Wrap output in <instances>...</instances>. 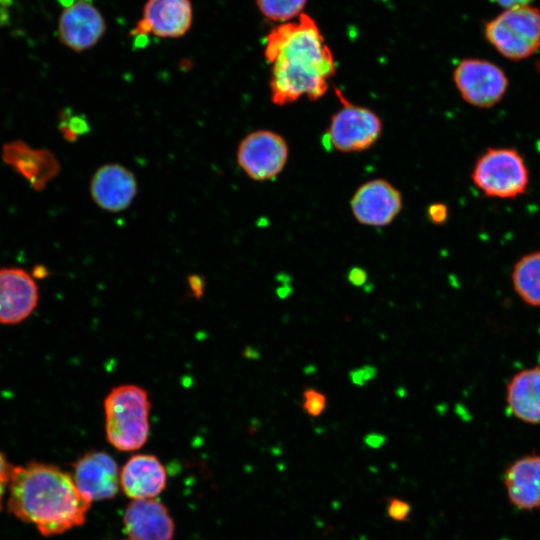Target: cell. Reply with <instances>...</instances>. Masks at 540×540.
Returning <instances> with one entry per match:
<instances>
[{"instance_id": "obj_1", "label": "cell", "mask_w": 540, "mask_h": 540, "mask_svg": "<svg viewBox=\"0 0 540 540\" xmlns=\"http://www.w3.org/2000/svg\"><path fill=\"white\" fill-rule=\"evenodd\" d=\"M271 64V101L278 106L302 97L318 100L329 89L336 64L315 21L302 13L270 31L264 49Z\"/></svg>"}, {"instance_id": "obj_2", "label": "cell", "mask_w": 540, "mask_h": 540, "mask_svg": "<svg viewBox=\"0 0 540 540\" xmlns=\"http://www.w3.org/2000/svg\"><path fill=\"white\" fill-rule=\"evenodd\" d=\"M91 502L72 476L57 466L30 462L13 466L8 485V510L44 536L61 534L85 522Z\"/></svg>"}, {"instance_id": "obj_3", "label": "cell", "mask_w": 540, "mask_h": 540, "mask_svg": "<svg viewBox=\"0 0 540 540\" xmlns=\"http://www.w3.org/2000/svg\"><path fill=\"white\" fill-rule=\"evenodd\" d=\"M105 433L119 451H136L149 437L151 402L148 392L134 384L116 386L104 399Z\"/></svg>"}, {"instance_id": "obj_4", "label": "cell", "mask_w": 540, "mask_h": 540, "mask_svg": "<svg viewBox=\"0 0 540 540\" xmlns=\"http://www.w3.org/2000/svg\"><path fill=\"white\" fill-rule=\"evenodd\" d=\"M471 179L487 197L514 199L526 192L529 170L513 148H489L476 161Z\"/></svg>"}, {"instance_id": "obj_5", "label": "cell", "mask_w": 540, "mask_h": 540, "mask_svg": "<svg viewBox=\"0 0 540 540\" xmlns=\"http://www.w3.org/2000/svg\"><path fill=\"white\" fill-rule=\"evenodd\" d=\"M485 37L505 58L518 61L540 49V9L519 6L485 24Z\"/></svg>"}, {"instance_id": "obj_6", "label": "cell", "mask_w": 540, "mask_h": 540, "mask_svg": "<svg viewBox=\"0 0 540 540\" xmlns=\"http://www.w3.org/2000/svg\"><path fill=\"white\" fill-rule=\"evenodd\" d=\"M342 107L330 119L325 136L329 146L342 153L360 152L372 147L380 138L383 124L371 109L354 105L337 91Z\"/></svg>"}, {"instance_id": "obj_7", "label": "cell", "mask_w": 540, "mask_h": 540, "mask_svg": "<svg viewBox=\"0 0 540 540\" xmlns=\"http://www.w3.org/2000/svg\"><path fill=\"white\" fill-rule=\"evenodd\" d=\"M453 80L463 100L478 108H490L499 103L509 85L499 66L477 58L460 61L454 69Z\"/></svg>"}, {"instance_id": "obj_8", "label": "cell", "mask_w": 540, "mask_h": 540, "mask_svg": "<svg viewBox=\"0 0 540 540\" xmlns=\"http://www.w3.org/2000/svg\"><path fill=\"white\" fill-rule=\"evenodd\" d=\"M289 147L280 134L257 130L247 134L239 143L237 163L244 173L256 181L278 176L288 161Z\"/></svg>"}, {"instance_id": "obj_9", "label": "cell", "mask_w": 540, "mask_h": 540, "mask_svg": "<svg viewBox=\"0 0 540 540\" xmlns=\"http://www.w3.org/2000/svg\"><path fill=\"white\" fill-rule=\"evenodd\" d=\"M58 22L62 44L82 52L95 46L106 31L105 18L92 0H63Z\"/></svg>"}, {"instance_id": "obj_10", "label": "cell", "mask_w": 540, "mask_h": 540, "mask_svg": "<svg viewBox=\"0 0 540 540\" xmlns=\"http://www.w3.org/2000/svg\"><path fill=\"white\" fill-rule=\"evenodd\" d=\"M350 207L354 218L373 227L389 225L403 207L401 192L384 179L369 180L353 194Z\"/></svg>"}, {"instance_id": "obj_11", "label": "cell", "mask_w": 540, "mask_h": 540, "mask_svg": "<svg viewBox=\"0 0 540 540\" xmlns=\"http://www.w3.org/2000/svg\"><path fill=\"white\" fill-rule=\"evenodd\" d=\"M72 478L90 502L111 499L120 487L117 463L105 451L92 450L82 455L74 465Z\"/></svg>"}, {"instance_id": "obj_12", "label": "cell", "mask_w": 540, "mask_h": 540, "mask_svg": "<svg viewBox=\"0 0 540 540\" xmlns=\"http://www.w3.org/2000/svg\"><path fill=\"white\" fill-rule=\"evenodd\" d=\"M192 21L190 0H147L142 18L132 33L136 36L152 34L159 38H179L188 32Z\"/></svg>"}, {"instance_id": "obj_13", "label": "cell", "mask_w": 540, "mask_h": 540, "mask_svg": "<svg viewBox=\"0 0 540 540\" xmlns=\"http://www.w3.org/2000/svg\"><path fill=\"white\" fill-rule=\"evenodd\" d=\"M38 303V287L21 268L0 269V323L16 324L26 319Z\"/></svg>"}, {"instance_id": "obj_14", "label": "cell", "mask_w": 540, "mask_h": 540, "mask_svg": "<svg viewBox=\"0 0 540 540\" xmlns=\"http://www.w3.org/2000/svg\"><path fill=\"white\" fill-rule=\"evenodd\" d=\"M90 192L101 209L120 212L133 202L137 194V181L126 167L116 163L105 164L94 173Z\"/></svg>"}, {"instance_id": "obj_15", "label": "cell", "mask_w": 540, "mask_h": 540, "mask_svg": "<svg viewBox=\"0 0 540 540\" xmlns=\"http://www.w3.org/2000/svg\"><path fill=\"white\" fill-rule=\"evenodd\" d=\"M123 524L130 540H172L175 529L167 508L154 498L131 501Z\"/></svg>"}, {"instance_id": "obj_16", "label": "cell", "mask_w": 540, "mask_h": 540, "mask_svg": "<svg viewBox=\"0 0 540 540\" xmlns=\"http://www.w3.org/2000/svg\"><path fill=\"white\" fill-rule=\"evenodd\" d=\"M2 158L35 190L44 189L60 170L58 160L50 151L33 148L21 140L6 143Z\"/></svg>"}, {"instance_id": "obj_17", "label": "cell", "mask_w": 540, "mask_h": 540, "mask_svg": "<svg viewBox=\"0 0 540 540\" xmlns=\"http://www.w3.org/2000/svg\"><path fill=\"white\" fill-rule=\"evenodd\" d=\"M510 503L519 510L540 508V454L531 453L514 460L503 478Z\"/></svg>"}, {"instance_id": "obj_18", "label": "cell", "mask_w": 540, "mask_h": 540, "mask_svg": "<svg viewBox=\"0 0 540 540\" xmlns=\"http://www.w3.org/2000/svg\"><path fill=\"white\" fill-rule=\"evenodd\" d=\"M167 474L160 460L150 454H135L120 471V486L133 500L151 499L166 487Z\"/></svg>"}, {"instance_id": "obj_19", "label": "cell", "mask_w": 540, "mask_h": 540, "mask_svg": "<svg viewBox=\"0 0 540 540\" xmlns=\"http://www.w3.org/2000/svg\"><path fill=\"white\" fill-rule=\"evenodd\" d=\"M509 412L528 424H540V366L514 374L506 387Z\"/></svg>"}, {"instance_id": "obj_20", "label": "cell", "mask_w": 540, "mask_h": 540, "mask_svg": "<svg viewBox=\"0 0 540 540\" xmlns=\"http://www.w3.org/2000/svg\"><path fill=\"white\" fill-rule=\"evenodd\" d=\"M511 282L524 303L540 307V251L527 253L518 259L511 272Z\"/></svg>"}, {"instance_id": "obj_21", "label": "cell", "mask_w": 540, "mask_h": 540, "mask_svg": "<svg viewBox=\"0 0 540 540\" xmlns=\"http://www.w3.org/2000/svg\"><path fill=\"white\" fill-rule=\"evenodd\" d=\"M307 0H256L259 11L268 19L286 22L301 15Z\"/></svg>"}, {"instance_id": "obj_22", "label": "cell", "mask_w": 540, "mask_h": 540, "mask_svg": "<svg viewBox=\"0 0 540 540\" xmlns=\"http://www.w3.org/2000/svg\"><path fill=\"white\" fill-rule=\"evenodd\" d=\"M303 398L302 407L309 416L318 417L325 411L327 398L322 392L314 388H307L303 392Z\"/></svg>"}, {"instance_id": "obj_23", "label": "cell", "mask_w": 540, "mask_h": 540, "mask_svg": "<svg viewBox=\"0 0 540 540\" xmlns=\"http://www.w3.org/2000/svg\"><path fill=\"white\" fill-rule=\"evenodd\" d=\"M60 131L68 140H75L79 135L88 131V124L86 121L75 115L62 114L60 120Z\"/></svg>"}, {"instance_id": "obj_24", "label": "cell", "mask_w": 540, "mask_h": 540, "mask_svg": "<svg viewBox=\"0 0 540 540\" xmlns=\"http://www.w3.org/2000/svg\"><path fill=\"white\" fill-rule=\"evenodd\" d=\"M411 505L398 497H389L386 499L387 516L397 522H405L411 514Z\"/></svg>"}, {"instance_id": "obj_25", "label": "cell", "mask_w": 540, "mask_h": 540, "mask_svg": "<svg viewBox=\"0 0 540 540\" xmlns=\"http://www.w3.org/2000/svg\"><path fill=\"white\" fill-rule=\"evenodd\" d=\"M377 368L373 365L366 364L360 368L354 369L349 372L350 381L359 387L365 386L369 381L373 380L377 376Z\"/></svg>"}, {"instance_id": "obj_26", "label": "cell", "mask_w": 540, "mask_h": 540, "mask_svg": "<svg viewBox=\"0 0 540 540\" xmlns=\"http://www.w3.org/2000/svg\"><path fill=\"white\" fill-rule=\"evenodd\" d=\"M12 469L13 466L0 451V510L3 505L5 491L8 490Z\"/></svg>"}, {"instance_id": "obj_27", "label": "cell", "mask_w": 540, "mask_h": 540, "mask_svg": "<svg viewBox=\"0 0 540 540\" xmlns=\"http://www.w3.org/2000/svg\"><path fill=\"white\" fill-rule=\"evenodd\" d=\"M428 218L435 224H442L448 217L447 206L443 203H435L428 207Z\"/></svg>"}, {"instance_id": "obj_28", "label": "cell", "mask_w": 540, "mask_h": 540, "mask_svg": "<svg viewBox=\"0 0 540 540\" xmlns=\"http://www.w3.org/2000/svg\"><path fill=\"white\" fill-rule=\"evenodd\" d=\"M368 274L365 269L360 267H353L347 274L348 282L355 287H362L366 284Z\"/></svg>"}, {"instance_id": "obj_29", "label": "cell", "mask_w": 540, "mask_h": 540, "mask_svg": "<svg viewBox=\"0 0 540 540\" xmlns=\"http://www.w3.org/2000/svg\"><path fill=\"white\" fill-rule=\"evenodd\" d=\"M493 2L501 5L502 7H505L506 9L519 7V6H526L533 0H492Z\"/></svg>"}, {"instance_id": "obj_30", "label": "cell", "mask_w": 540, "mask_h": 540, "mask_svg": "<svg viewBox=\"0 0 540 540\" xmlns=\"http://www.w3.org/2000/svg\"><path fill=\"white\" fill-rule=\"evenodd\" d=\"M365 442L370 447L378 448L385 442V437L381 434L372 433L365 437Z\"/></svg>"}, {"instance_id": "obj_31", "label": "cell", "mask_w": 540, "mask_h": 540, "mask_svg": "<svg viewBox=\"0 0 540 540\" xmlns=\"http://www.w3.org/2000/svg\"><path fill=\"white\" fill-rule=\"evenodd\" d=\"M293 292V289L290 285H283L279 288H277L276 290V293H277V296L280 298V299H286L288 298Z\"/></svg>"}]
</instances>
